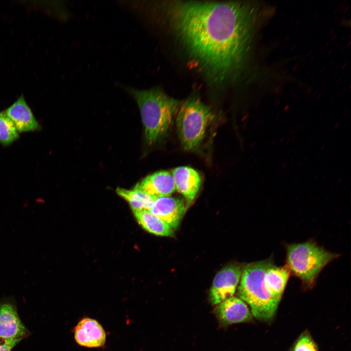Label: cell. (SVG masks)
Masks as SVG:
<instances>
[{"label":"cell","instance_id":"cell-1","mask_svg":"<svg viewBox=\"0 0 351 351\" xmlns=\"http://www.w3.org/2000/svg\"><path fill=\"white\" fill-rule=\"evenodd\" d=\"M270 13L265 5L254 2L188 1L174 5L170 17L192 57L221 81L242 70L255 34Z\"/></svg>","mask_w":351,"mask_h":351},{"label":"cell","instance_id":"cell-2","mask_svg":"<svg viewBox=\"0 0 351 351\" xmlns=\"http://www.w3.org/2000/svg\"><path fill=\"white\" fill-rule=\"evenodd\" d=\"M124 89L137 104L147 143L152 145L166 136L181 102L157 88L141 90L124 86Z\"/></svg>","mask_w":351,"mask_h":351},{"label":"cell","instance_id":"cell-3","mask_svg":"<svg viewBox=\"0 0 351 351\" xmlns=\"http://www.w3.org/2000/svg\"><path fill=\"white\" fill-rule=\"evenodd\" d=\"M273 264L270 258L245 266L237 290V295L249 304L253 315L265 322L273 319L280 302L270 294L264 280L266 270Z\"/></svg>","mask_w":351,"mask_h":351},{"label":"cell","instance_id":"cell-4","mask_svg":"<svg viewBox=\"0 0 351 351\" xmlns=\"http://www.w3.org/2000/svg\"><path fill=\"white\" fill-rule=\"evenodd\" d=\"M338 256L312 241L286 246V266L305 288H312L321 271Z\"/></svg>","mask_w":351,"mask_h":351},{"label":"cell","instance_id":"cell-5","mask_svg":"<svg viewBox=\"0 0 351 351\" xmlns=\"http://www.w3.org/2000/svg\"><path fill=\"white\" fill-rule=\"evenodd\" d=\"M178 137L186 151L196 149L202 142L214 116L210 108L198 98L181 102L176 115Z\"/></svg>","mask_w":351,"mask_h":351},{"label":"cell","instance_id":"cell-6","mask_svg":"<svg viewBox=\"0 0 351 351\" xmlns=\"http://www.w3.org/2000/svg\"><path fill=\"white\" fill-rule=\"evenodd\" d=\"M243 269L240 265H233L223 268L216 274L209 292V300L213 305L233 296Z\"/></svg>","mask_w":351,"mask_h":351},{"label":"cell","instance_id":"cell-7","mask_svg":"<svg viewBox=\"0 0 351 351\" xmlns=\"http://www.w3.org/2000/svg\"><path fill=\"white\" fill-rule=\"evenodd\" d=\"M187 207L184 199L168 196L156 198L149 211L174 230L179 225Z\"/></svg>","mask_w":351,"mask_h":351},{"label":"cell","instance_id":"cell-8","mask_svg":"<svg viewBox=\"0 0 351 351\" xmlns=\"http://www.w3.org/2000/svg\"><path fill=\"white\" fill-rule=\"evenodd\" d=\"M74 332L75 340L80 346L97 348L105 345V331L100 323L95 319L83 318L75 327Z\"/></svg>","mask_w":351,"mask_h":351},{"label":"cell","instance_id":"cell-9","mask_svg":"<svg viewBox=\"0 0 351 351\" xmlns=\"http://www.w3.org/2000/svg\"><path fill=\"white\" fill-rule=\"evenodd\" d=\"M3 111L19 133L39 131L41 129L23 95Z\"/></svg>","mask_w":351,"mask_h":351},{"label":"cell","instance_id":"cell-10","mask_svg":"<svg viewBox=\"0 0 351 351\" xmlns=\"http://www.w3.org/2000/svg\"><path fill=\"white\" fill-rule=\"evenodd\" d=\"M217 305L215 314L223 325L248 322L253 319L247 305L240 298L232 296Z\"/></svg>","mask_w":351,"mask_h":351},{"label":"cell","instance_id":"cell-11","mask_svg":"<svg viewBox=\"0 0 351 351\" xmlns=\"http://www.w3.org/2000/svg\"><path fill=\"white\" fill-rule=\"evenodd\" d=\"M171 173L176 190L184 196L187 206L190 205L201 186V179L199 174L195 169L187 166L176 168Z\"/></svg>","mask_w":351,"mask_h":351},{"label":"cell","instance_id":"cell-12","mask_svg":"<svg viewBox=\"0 0 351 351\" xmlns=\"http://www.w3.org/2000/svg\"><path fill=\"white\" fill-rule=\"evenodd\" d=\"M135 187L155 198L171 196L176 191L173 175L166 171H158L148 176Z\"/></svg>","mask_w":351,"mask_h":351},{"label":"cell","instance_id":"cell-13","mask_svg":"<svg viewBox=\"0 0 351 351\" xmlns=\"http://www.w3.org/2000/svg\"><path fill=\"white\" fill-rule=\"evenodd\" d=\"M27 330L21 321L15 307L9 303L0 305V338H23Z\"/></svg>","mask_w":351,"mask_h":351},{"label":"cell","instance_id":"cell-14","mask_svg":"<svg viewBox=\"0 0 351 351\" xmlns=\"http://www.w3.org/2000/svg\"><path fill=\"white\" fill-rule=\"evenodd\" d=\"M286 265L276 266L273 264L266 270L264 280L266 287L275 299L280 302L291 274Z\"/></svg>","mask_w":351,"mask_h":351},{"label":"cell","instance_id":"cell-15","mask_svg":"<svg viewBox=\"0 0 351 351\" xmlns=\"http://www.w3.org/2000/svg\"><path fill=\"white\" fill-rule=\"evenodd\" d=\"M138 224L148 232L161 236H172V228L149 210L133 212Z\"/></svg>","mask_w":351,"mask_h":351},{"label":"cell","instance_id":"cell-16","mask_svg":"<svg viewBox=\"0 0 351 351\" xmlns=\"http://www.w3.org/2000/svg\"><path fill=\"white\" fill-rule=\"evenodd\" d=\"M116 192L129 203L133 212L149 210L155 199L135 187L131 190L117 187Z\"/></svg>","mask_w":351,"mask_h":351},{"label":"cell","instance_id":"cell-17","mask_svg":"<svg viewBox=\"0 0 351 351\" xmlns=\"http://www.w3.org/2000/svg\"><path fill=\"white\" fill-rule=\"evenodd\" d=\"M19 134L4 111L0 112V144L7 146L19 139Z\"/></svg>","mask_w":351,"mask_h":351},{"label":"cell","instance_id":"cell-18","mask_svg":"<svg viewBox=\"0 0 351 351\" xmlns=\"http://www.w3.org/2000/svg\"><path fill=\"white\" fill-rule=\"evenodd\" d=\"M291 351H318V347L309 332L305 331L294 341Z\"/></svg>","mask_w":351,"mask_h":351},{"label":"cell","instance_id":"cell-19","mask_svg":"<svg viewBox=\"0 0 351 351\" xmlns=\"http://www.w3.org/2000/svg\"><path fill=\"white\" fill-rule=\"evenodd\" d=\"M22 338L6 339L0 338V351H11Z\"/></svg>","mask_w":351,"mask_h":351}]
</instances>
